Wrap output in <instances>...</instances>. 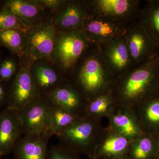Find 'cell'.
Listing matches in <instances>:
<instances>
[{"label": "cell", "instance_id": "6da1fadb", "mask_svg": "<svg viewBox=\"0 0 159 159\" xmlns=\"http://www.w3.org/2000/svg\"><path fill=\"white\" fill-rule=\"evenodd\" d=\"M87 39L82 30L58 31L54 39L52 58L67 70L77 62L86 47Z\"/></svg>", "mask_w": 159, "mask_h": 159}, {"label": "cell", "instance_id": "7a4b0ae2", "mask_svg": "<svg viewBox=\"0 0 159 159\" xmlns=\"http://www.w3.org/2000/svg\"><path fill=\"white\" fill-rule=\"evenodd\" d=\"M56 33L50 21L29 28L26 31L24 53L34 61L52 58Z\"/></svg>", "mask_w": 159, "mask_h": 159}, {"label": "cell", "instance_id": "3957f363", "mask_svg": "<svg viewBox=\"0 0 159 159\" xmlns=\"http://www.w3.org/2000/svg\"><path fill=\"white\" fill-rule=\"evenodd\" d=\"M41 97L28 66H21L8 88L6 107L19 111Z\"/></svg>", "mask_w": 159, "mask_h": 159}, {"label": "cell", "instance_id": "277c9868", "mask_svg": "<svg viewBox=\"0 0 159 159\" xmlns=\"http://www.w3.org/2000/svg\"><path fill=\"white\" fill-rule=\"evenodd\" d=\"M159 75V54H157L129 76L123 85V96L129 100L142 97L151 88Z\"/></svg>", "mask_w": 159, "mask_h": 159}, {"label": "cell", "instance_id": "5b68a950", "mask_svg": "<svg viewBox=\"0 0 159 159\" xmlns=\"http://www.w3.org/2000/svg\"><path fill=\"white\" fill-rule=\"evenodd\" d=\"M51 107L48 98L41 96L18 111L24 134H47Z\"/></svg>", "mask_w": 159, "mask_h": 159}, {"label": "cell", "instance_id": "8992f818", "mask_svg": "<svg viewBox=\"0 0 159 159\" xmlns=\"http://www.w3.org/2000/svg\"><path fill=\"white\" fill-rule=\"evenodd\" d=\"M23 135L18 112L7 107L0 110V153L2 156L12 152L16 142Z\"/></svg>", "mask_w": 159, "mask_h": 159}, {"label": "cell", "instance_id": "52a82bcc", "mask_svg": "<svg viewBox=\"0 0 159 159\" xmlns=\"http://www.w3.org/2000/svg\"><path fill=\"white\" fill-rule=\"evenodd\" d=\"M94 130V125L91 121L80 119L57 137L61 144L76 152H87L93 136Z\"/></svg>", "mask_w": 159, "mask_h": 159}, {"label": "cell", "instance_id": "ba28073f", "mask_svg": "<svg viewBox=\"0 0 159 159\" xmlns=\"http://www.w3.org/2000/svg\"><path fill=\"white\" fill-rule=\"evenodd\" d=\"M51 137L47 134L23 135L12 151L13 159H47Z\"/></svg>", "mask_w": 159, "mask_h": 159}, {"label": "cell", "instance_id": "9c48e42d", "mask_svg": "<svg viewBox=\"0 0 159 159\" xmlns=\"http://www.w3.org/2000/svg\"><path fill=\"white\" fill-rule=\"evenodd\" d=\"M85 9L79 3L64 2L52 22L59 31L78 30L85 22Z\"/></svg>", "mask_w": 159, "mask_h": 159}, {"label": "cell", "instance_id": "30bf717a", "mask_svg": "<svg viewBox=\"0 0 159 159\" xmlns=\"http://www.w3.org/2000/svg\"><path fill=\"white\" fill-rule=\"evenodd\" d=\"M127 41L129 55L136 61L148 60L157 54L156 46L141 26L131 32Z\"/></svg>", "mask_w": 159, "mask_h": 159}, {"label": "cell", "instance_id": "8fae6325", "mask_svg": "<svg viewBox=\"0 0 159 159\" xmlns=\"http://www.w3.org/2000/svg\"><path fill=\"white\" fill-rule=\"evenodd\" d=\"M2 6L19 19L29 28L41 23L39 19L43 7L35 1L8 0Z\"/></svg>", "mask_w": 159, "mask_h": 159}, {"label": "cell", "instance_id": "7c38bea8", "mask_svg": "<svg viewBox=\"0 0 159 159\" xmlns=\"http://www.w3.org/2000/svg\"><path fill=\"white\" fill-rule=\"evenodd\" d=\"M104 71L98 58L91 57L85 61L80 71L78 80L84 90L89 93L97 91L103 84Z\"/></svg>", "mask_w": 159, "mask_h": 159}, {"label": "cell", "instance_id": "4fadbf2b", "mask_svg": "<svg viewBox=\"0 0 159 159\" xmlns=\"http://www.w3.org/2000/svg\"><path fill=\"white\" fill-rule=\"evenodd\" d=\"M46 97L51 104L78 117L82 101L79 93L70 86L61 84Z\"/></svg>", "mask_w": 159, "mask_h": 159}, {"label": "cell", "instance_id": "5bb4252c", "mask_svg": "<svg viewBox=\"0 0 159 159\" xmlns=\"http://www.w3.org/2000/svg\"><path fill=\"white\" fill-rule=\"evenodd\" d=\"M31 73L40 95L47 97L50 93L60 85L59 78L55 71L44 64L33 66Z\"/></svg>", "mask_w": 159, "mask_h": 159}, {"label": "cell", "instance_id": "9a60e30c", "mask_svg": "<svg viewBox=\"0 0 159 159\" xmlns=\"http://www.w3.org/2000/svg\"><path fill=\"white\" fill-rule=\"evenodd\" d=\"M51 103V102H50ZM51 104L46 133L51 137L58 136L66 129L80 119L67 111Z\"/></svg>", "mask_w": 159, "mask_h": 159}, {"label": "cell", "instance_id": "2e32d148", "mask_svg": "<svg viewBox=\"0 0 159 159\" xmlns=\"http://www.w3.org/2000/svg\"><path fill=\"white\" fill-rule=\"evenodd\" d=\"M86 37L99 41H107L113 39L119 34L118 27L112 23L100 20H91L85 23L82 30Z\"/></svg>", "mask_w": 159, "mask_h": 159}, {"label": "cell", "instance_id": "e0dca14e", "mask_svg": "<svg viewBox=\"0 0 159 159\" xmlns=\"http://www.w3.org/2000/svg\"><path fill=\"white\" fill-rule=\"evenodd\" d=\"M141 26L159 48V1L148 2L143 12Z\"/></svg>", "mask_w": 159, "mask_h": 159}, {"label": "cell", "instance_id": "ac0fdd59", "mask_svg": "<svg viewBox=\"0 0 159 159\" xmlns=\"http://www.w3.org/2000/svg\"><path fill=\"white\" fill-rule=\"evenodd\" d=\"M97 11L107 17H122L130 12L134 2L127 0H99L94 2Z\"/></svg>", "mask_w": 159, "mask_h": 159}, {"label": "cell", "instance_id": "d6986e66", "mask_svg": "<svg viewBox=\"0 0 159 159\" xmlns=\"http://www.w3.org/2000/svg\"><path fill=\"white\" fill-rule=\"evenodd\" d=\"M27 31L9 29L0 31V44L12 54L21 57L24 54Z\"/></svg>", "mask_w": 159, "mask_h": 159}, {"label": "cell", "instance_id": "ffe728a7", "mask_svg": "<svg viewBox=\"0 0 159 159\" xmlns=\"http://www.w3.org/2000/svg\"><path fill=\"white\" fill-rule=\"evenodd\" d=\"M129 53L127 44L123 41L115 40L107 49V55L109 62L113 68L123 70L129 62Z\"/></svg>", "mask_w": 159, "mask_h": 159}, {"label": "cell", "instance_id": "44dd1931", "mask_svg": "<svg viewBox=\"0 0 159 159\" xmlns=\"http://www.w3.org/2000/svg\"><path fill=\"white\" fill-rule=\"evenodd\" d=\"M128 142L124 136H117L111 137L102 145L101 152L106 156H121L127 148Z\"/></svg>", "mask_w": 159, "mask_h": 159}, {"label": "cell", "instance_id": "7402d4cb", "mask_svg": "<svg viewBox=\"0 0 159 159\" xmlns=\"http://www.w3.org/2000/svg\"><path fill=\"white\" fill-rule=\"evenodd\" d=\"M29 29L6 7H0V31L9 29L27 31Z\"/></svg>", "mask_w": 159, "mask_h": 159}, {"label": "cell", "instance_id": "603a6c76", "mask_svg": "<svg viewBox=\"0 0 159 159\" xmlns=\"http://www.w3.org/2000/svg\"><path fill=\"white\" fill-rule=\"evenodd\" d=\"M114 123L124 136L134 137L138 134V129L133 121L125 115H117L114 117Z\"/></svg>", "mask_w": 159, "mask_h": 159}, {"label": "cell", "instance_id": "cb8c5ba5", "mask_svg": "<svg viewBox=\"0 0 159 159\" xmlns=\"http://www.w3.org/2000/svg\"><path fill=\"white\" fill-rule=\"evenodd\" d=\"M47 159H80L77 152L60 143L48 149Z\"/></svg>", "mask_w": 159, "mask_h": 159}, {"label": "cell", "instance_id": "d4e9b609", "mask_svg": "<svg viewBox=\"0 0 159 159\" xmlns=\"http://www.w3.org/2000/svg\"><path fill=\"white\" fill-rule=\"evenodd\" d=\"M17 72V65L14 60L6 58L0 64V80L4 83L10 82L16 76Z\"/></svg>", "mask_w": 159, "mask_h": 159}, {"label": "cell", "instance_id": "484cf974", "mask_svg": "<svg viewBox=\"0 0 159 159\" xmlns=\"http://www.w3.org/2000/svg\"><path fill=\"white\" fill-rule=\"evenodd\" d=\"M153 146L150 139H141L134 146L131 151L133 159H148L152 152Z\"/></svg>", "mask_w": 159, "mask_h": 159}, {"label": "cell", "instance_id": "4316f807", "mask_svg": "<svg viewBox=\"0 0 159 159\" xmlns=\"http://www.w3.org/2000/svg\"><path fill=\"white\" fill-rule=\"evenodd\" d=\"M109 105V100L107 97H98L90 103L86 108L88 113L95 115L105 111Z\"/></svg>", "mask_w": 159, "mask_h": 159}, {"label": "cell", "instance_id": "83f0119b", "mask_svg": "<svg viewBox=\"0 0 159 159\" xmlns=\"http://www.w3.org/2000/svg\"><path fill=\"white\" fill-rule=\"evenodd\" d=\"M146 116L150 122H159V101L152 103L146 111Z\"/></svg>", "mask_w": 159, "mask_h": 159}, {"label": "cell", "instance_id": "f1b7e54d", "mask_svg": "<svg viewBox=\"0 0 159 159\" xmlns=\"http://www.w3.org/2000/svg\"><path fill=\"white\" fill-rule=\"evenodd\" d=\"M35 2L43 7L45 6L53 9L59 8L65 2L64 1L59 0H41L35 1Z\"/></svg>", "mask_w": 159, "mask_h": 159}, {"label": "cell", "instance_id": "f546056e", "mask_svg": "<svg viewBox=\"0 0 159 159\" xmlns=\"http://www.w3.org/2000/svg\"><path fill=\"white\" fill-rule=\"evenodd\" d=\"M4 84L0 80V110L6 107L8 100V89H6Z\"/></svg>", "mask_w": 159, "mask_h": 159}, {"label": "cell", "instance_id": "4dcf8cb0", "mask_svg": "<svg viewBox=\"0 0 159 159\" xmlns=\"http://www.w3.org/2000/svg\"><path fill=\"white\" fill-rule=\"evenodd\" d=\"M2 155L0 153V159H2Z\"/></svg>", "mask_w": 159, "mask_h": 159}]
</instances>
